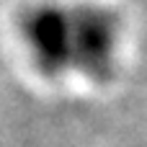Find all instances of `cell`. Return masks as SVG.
Instances as JSON below:
<instances>
[{"label": "cell", "instance_id": "2", "mask_svg": "<svg viewBox=\"0 0 147 147\" xmlns=\"http://www.w3.org/2000/svg\"><path fill=\"white\" fill-rule=\"evenodd\" d=\"M23 31L44 70H59L70 62V16L57 8H41L26 18Z\"/></svg>", "mask_w": 147, "mask_h": 147}, {"label": "cell", "instance_id": "1", "mask_svg": "<svg viewBox=\"0 0 147 147\" xmlns=\"http://www.w3.org/2000/svg\"><path fill=\"white\" fill-rule=\"evenodd\" d=\"M114 44L116 28L111 23V16L103 10H83L78 16H70V59L75 57V62L93 75L109 70Z\"/></svg>", "mask_w": 147, "mask_h": 147}]
</instances>
